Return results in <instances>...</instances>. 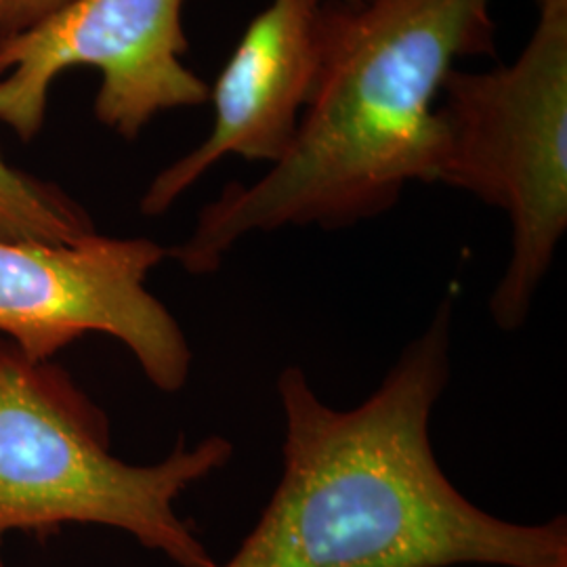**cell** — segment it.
Instances as JSON below:
<instances>
[{
	"instance_id": "6da1fadb",
	"label": "cell",
	"mask_w": 567,
	"mask_h": 567,
	"mask_svg": "<svg viewBox=\"0 0 567 567\" xmlns=\"http://www.w3.org/2000/svg\"><path fill=\"white\" fill-rule=\"evenodd\" d=\"M452 301L437 305L362 404L332 408L286 365L282 475L259 522L217 567H567V522L515 524L450 482L431 416L450 372Z\"/></svg>"
},
{
	"instance_id": "7a4b0ae2",
	"label": "cell",
	"mask_w": 567,
	"mask_h": 567,
	"mask_svg": "<svg viewBox=\"0 0 567 567\" xmlns=\"http://www.w3.org/2000/svg\"><path fill=\"white\" fill-rule=\"evenodd\" d=\"M494 0H328L320 81L282 158L229 183L168 257L215 274L250 234L377 219L410 183H437V100L458 60L494 55Z\"/></svg>"
},
{
	"instance_id": "3957f363",
	"label": "cell",
	"mask_w": 567,
	"mask_h": 567,
	"mask_svg": "<svg viewBox=\"0 0 567 567\" xmlns=\"http://www.w3.org/2000/svg\"><path fill=\"white\" fill-rule=\"evenodd\" d=\"M234 444L179 440L163 461L131 465L112 452L110 419L55 362H34L0 337V550L11 534L112 527L179 567H217L183 494L221 471Z\"/></svg>"
},
{
	"instance_id": "277c9868",
	"label": "cell",
	"mask_w": 567,
	"mask_h": 567,
	"mask_svg": "<svg viewBox=\"0 0 567 567\" xmlns=\"http://www.w3.org/2000/svg\"><path fill=\"white\" fill-rule=\"evenodd\" d=\"M437 183L511 221V257L489 297L494 324H526L567 229V11H540L511 65L452 70L437 100Z\"/></svg>"
},
{
	"instance_id": "5b68a950",
	"label": "cell",
	"mask_w": 567,
	"mask_h": 567,
	"mask_svg": "<svg viewBox=\"0 0 567 567\" xmlns=\"http://www.w3.org/2000/svg\"><path fill=\"white\" fill-rule=\"evenodd\" d=\"M168 257L147 238L91 234L79 243L0 240V337L34 362H53L86 334L121 341L145 379L182 391L194 353L168 307L147 290Z\"/></svg>"
},
{
	"instance_id": "8992f818",
	"label": "cell",
	"mask_w": 567,
	"mask_h": 567,
	"mask_svg": "<svg viewBox=\"0 0 567 567\" xmlns=\"http://www.w3.org/2000/svg\"><path fill=\"white\" fill-rule=\"evenodd\" d=\"M185 0H72L18 37L0 41V122L21 142L39 137L61 72L102 74L95 116L124 140L166 110L208 102L210 86L183 55Z\"/></svg>"
},
{
	"instance_id": "52a82bcc",
	"label": "cell",
	"mask_w": 567,
	"mask_h": 567,
	"mask_svg": "<svg viewBox=\"0 0 567 567\" xmlns=\"http://www.w3.org/2000/svg\"><path fill=\"white\" fill-rule=\"evenodd\" d=\"M328 0H271L210 89V135L163 168L143 194V215L158 217L225 156L276 164L297 135L324 65Z\"/></svg>"
},
{
	"instance_id": "ba28073f",
	"label": "cell",
	"mask_w": 567,
	"mask_h": 567,
	"mask_svg": "<svg viewBox=\"0 0 567 567\" xmlns=\"http://www.w3.org/2000/svg\"><path fill=\"white\" fill-rule=\"evenodd\" d=\"M95 234L86 208L55 183L42 182L0 154V240L79 243Z\"/></svg>"
},
{
	"instance_id": "9c48e42d",
	"label": "cell",
	"mask_w": 567,
	"mask_h": 567,
	"mask_svg": "<svg viewBox=\"0 0 567 567\" xmlns=\"http://www.w3.org/2000/svg\"><path fill=\"white\" fill-rule=\"evenodd\" d=\"M72 0H0V41L18 37Z\"/></svg>"
},
{
	"instance_id": "30bf717a",
	"label": "cell",
	"mask_w": 567,
	"mask_h": 567,
	"mask_svg": "<svg viewBox=\"0 0 567 567\" xmlns=\"http://www.w3.org/2000/svg\"><path fill=\"white\" fill-rule=\"evenodd\" d=\"M540 11H567V0H538Z\"/></svg>"
},
{
	"instance_id": "8fae6325",
	"label": "cell",
	"mask_w": 567,
	"mask_h": 567,
	"mask_svg": "<svg viewBox=\"0 0 567 567\" xmlns=\"http://www.w3.org/2000/svg\"><path fill=\"white\" fill-rule=\"evenodd\" d=\"M347 2H358V0H347Z\"/></svg>"
}]
</instances>
